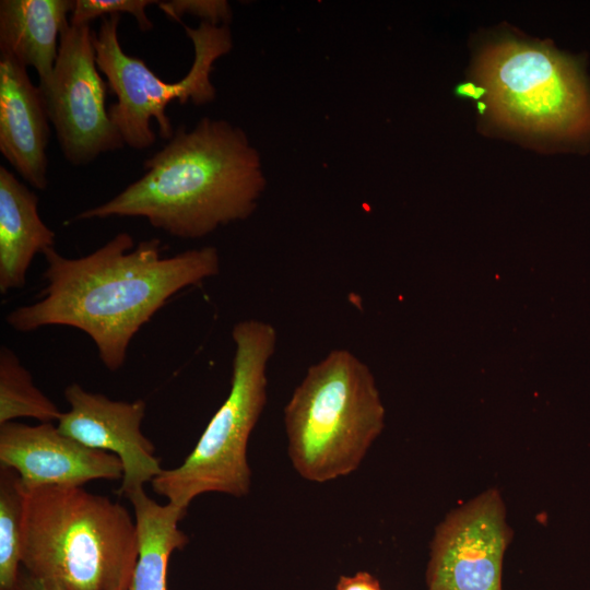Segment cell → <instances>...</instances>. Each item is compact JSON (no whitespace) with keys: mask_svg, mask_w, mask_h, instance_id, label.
Segmentation results:
<instances>
[{"mask_svg":"<svg viewBox=\"0 0 590 590\" xmlns=\"http://www.w3.org/2000/svg\"><path fill=\"white\" fill-rule=\"evenodd\" d=\"M158 238L137 246L127 232L93 252L68 258L54 247L43 255L46 286L40 299L11 310L7 323L31 332L67 326L86 333L104 366L116 371L126 362L131 340L176 293L220 273L213 246L162 256Z\"/></svg>","mask_w":590,"mask_h":590,"instance_id":"obj_1","label":"cell"},{"mask_svg":"<svg viewBox=\"0 0 590 590\" xmlns=\"http://www.w3.org/2000/svg\"><path fill=\"white\" fill-rule=\"evenodd\" d=\"M143 168L121 192L73 220L143 217L172 236L201 238L249 217L266 187L259 153L244 130L209 117L189 131L177 127Z\"/></svg>","mask_w":590,"mask_h":590,"instance_id":"obj_2","label":"cell"},{"mask_svg":"<svg viewBox=\"0 0 590 590\" xmlns=\"http://www.w3.org/2000/svg\"><path fill=\"white\" fill-rule=\"evenodd\" d=\"M22 567L62 590H127L139 557L135 520L82 486L24 491Z\"/></svg>","mask_w":590,"mask_h":590,"instance_id":"obj_3","label":"cell"},{"mask_svg":"<svg viewBox=\"0 0 590 590\" xmlns=\"http://www.w3.org/2000/svg\"><path fill=\"white\" fill-rule=\"evenodd\" d=\"M385 410L369 368L346 349L310 365L284 406L288 456L305 480L349 475L384 428Z\"/></svg>","mask_w":590,"mask_h":590,"instance_id":"obj_4","label":"cell"},{"mask_svg":"<svg viewBox=\"0 0 590 590\" xmlns=\"http://www.w3.org/2000/svg\"><path fill=\"white\" fill-rule=\"evenodd\" d=\"M232 338L235 352L227 398L184 462L163 469L151 482L157 495L185 510L204 493L244 497L250 491L247 446L267 403V369L278 334L270 322L245 319L234 324Z\"/></svg>","mask_w":590,"mask_h":590,"instance_id":"obj_5","label":"cell"},{"mask_svg":"<svg viewBox=\"0 0 590 590\" xmlns=\"http://www.w3.org/2000/svg\"><path fill=\"white\" fill-rule=\"evenodd\" d=\"M476 78L499 122L568 141L590 139V90L575 58L506 37L482 52Z\"/></svg>","mask_w":590,"mask_h":590,"instance_id":"obj_6","label":"cell"},{"mask_svg":"<svg viewBox=\"0 0 590 590\" xmlns=\"http://www.w3.org/2000/svg\"><path fill=\"white\" fill-rule=\"evenodd\" d=\"M120 19L121 14L103 16L98 31H94L93 45L97 68L117 98L108 107L109 118L125 144L143 150L156 140L152 119L158 125L160 137L170 140L174 135L175 129L165 111L169 103L203 105L215 99L216 90L210 75L214 62L232 50L233 38L228 25L202 21L194 28L184 25L193 45V62L181 80L168 83L141 58L123 51L118 36Z\"/></svg>","mask_w":590,"mask_h":590,"instance_id":"obj_7","label":"cell"},{"mask_svg":"<svg viewBox=\"0 0 590 590\" xmlns=\"http://www.w3.org/2000/svg\"><path fill=\"white\" fill-rule=\"evenodd\" d=\"M91 24H69L47 84L39 86L64 158L79 166L125 142L105 106L107 81L101 76Z\"/></svg>","mask_w":590,"mask_h":590,"instance_id":"obj_8","label":"cell"},{"mask_svg":"<svg viewBox=\"0 0 590 590\" xmlns=\"http://www.w3.org/2000/svg\"><path fill=\"white\" fill-rule=\"evenodd\" d=\"M511 538L497 489L455 509L436 528L427 590H502L503 560Z\"/></svg>","mask_w":590,"mask_h":590,"instance_id":"obj_9","label":"cell"},{"mask_svg":"<svg viewBox=\"0 0 590 590\" xmlns=\"http://www.w3.org/2000/svg\"><path fill=\"white\" fill-rule=\"evenodd\" d=\"M69 411L57 428L82 445L117 456L123 467L120 493L144 489L161 472L155 447L141 432L146 404L142 399L117 401L70 384L63 391Z\"/></svg>","mask_w":590,"mask_h":590,"instance_id":"obj_10","label":"cell"},{"mask_svg":"<svg viewBox=\"0 0 590 590\" xmlns=\"http://www.w3.org/2000/svg\"><path fill=\"white\" fill-rule=\"evenodd\" d=\"M0 465L17 472L24 491L122 480L120 459L63 435L52 423L0 425Z\"/></svg>","mask_w":590,"mask_h":590,"instance_id":"obj_11","label":"cell"},{"mask_svg":"<svg viewBox=\"0 0 590 590\" xmlns=\"http://www.w3.org/2000/svg\"><path fill=\"white\" fill-rule=\"evenodd\" d=\"M50 120L38 85L27 68L0 56V152L33 188L45 190Z\"/></svg>","mask_w":590,"mask_h":590,"instance_id":"obj_12","label":"cell"},{"mask_svg":"<svg viewBox=\"0 0 590 590\" xmlns=\"http://www.w3.org/2000/svg\"><path fill=\"white\" fill-rule=\"evenodd\" d=\"M73 8V0H1L0 56L34 68L44 86L52 75Z\"/></svg>","mask_w":590,"mask_h":590,"instance_id":"obj_13","label":"cell"},{"mask_svg":"<svg viewBox=\"0 0 590 590\" xmlns=\"http://www.w3.org/2000/svg\"><path fill=\"white\" fill-rule=\"evenodd\" d=\"M55 232L40 219L38 197L0 166V293L25 285L37 253L55 245Z\"/></svg>","mask_w":590,"mask_h":590,"instance_id":"obj_14","label":"cell"},{"mask_svg":"<svg viewBox=\"0 0 590 590\" xmlns=\"http://www.w3.org/2000/svg\"><path fill=\"white\" fill-rule=\"evenodd\" d=\"M127 498L133 507L139 540V557L127 590H167L170 555L189 542L178 527L187 510L170 503L161 505L144 489Z\"/></svg>","mask_w":590,"mask_h":590,"instance_id":"obj_15","label":"cell"},{"mask_svg":"<svg viewBox=\"0 0 590 590\" xmlns=\"http://www.w3.org/2000/svg\"><path fill=\"white\" fill-rule=\"evenodd\" d=\"M62 412L33 381L31 373L8 346L0 349V425L21 417L40 423L59 421Z\"/></svg>","mask_w":590,"mask_h":590,"instance_id":"obj_16","label":"cell"},{"mask_svg":"<svg viewBox=\"0 0 590 590\" xmlns=\"http://www.w3.org/2000/svg\"><path fill=\"white\" fill-rule=\"evenodd\" d=\"M24 496L17 472L0 465V590H12L22 568Z\"/></svg>","mask_w":590,"mask_h":590,"instance_id":"obj_17","label":"cell"},{"mask_svg":"<svg viewBox=\"0 0 590 590\" xmlns=\"http://www.w3.org/2000/svg\"><path fill=\"white\" fill-rule=\"evenodd\" d=\"M157 4L153 0H74L70 24H91L98 16L128 13L132 15L142 32L152 30L153 23L146 15V8Z\"/></svg>","mask_w":590,"mask_h":590,"instance_id":"obj_18","label":"cell"},{"mask_svg":"<svg viewBox=\"0 0 590 590\" xmlns=\"http://www.w3.org/2000/svg\"><path fill=\"white\" fill-rule=\"evenodd\" d=\"M169 19L180 21L186 14L213 25H228L232 9L225 0H167L156 4Z\"/></svg>","mask_w":590,"mask_h":590,"instance_id":"obj_19","label":"cell"},{"mask_svg":"<svg viewBox=\"0 0 590 590\" xmlns=\"http://www.w3.org/2000/svg\"><path fill=\"white\" fill-rule=\"evenodd\" d=\"M334 590H382L379 581L367 571L341 576Z\"/></svg>","mask_w":590,"mask_h":590,"instance_id":"obj_20","label":"cell"},{"mask_svg":"<svg viewBox=\"0 0 590 590\" xmlns=\"http://www.w3.org/2000/svg\"><path fill=\"white\" fill-rule=\"evenodd\" d=\"M12 590H62L58 586L28 574L23 567Z\"/></svg>","mask_w":590,"mask_h":590,"instance_id":"obj_21","label":"cell"},{"mask_svg":"<svg viewBox=\"0 0 590 590\" xmlns=\"http://www.w3.org/2000/svg\"><path fill=\"white\" fill-rule=\"evenodd\" d=\"M456 94L460 97L473 98L480 101L483 96H486V88L482 85L476 86L472 82L460 83L456 87Z\"/></svg>","mask_w":590,"mask_h":590,"instance_id":"obj_22","label":"cell"},{"mask_svg":"<svg viewBox=\"0 0 590 590\" xmlns=\"http://www.w3.org/2000/svg\"><path fill=\"white\" fill-rule=\"evenodd\" d=\"M476 108H477L479 113L483 115L487 110V104L485 102L479 101L476 103Z\"/></svg>","mask_w":590,"mask_h":590,"instance_id":"obj_23","label":"cell"}]
</instances>
